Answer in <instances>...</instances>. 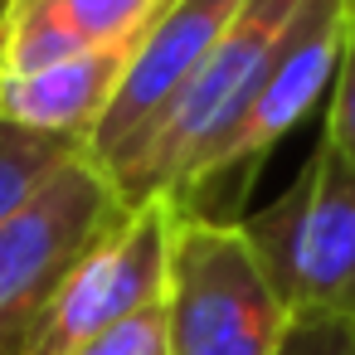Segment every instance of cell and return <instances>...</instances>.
<instances>
[{
	"label": "cell",
	"instance_id": "obj_1",
	"mask_svg": "<svg viewBox=\"0 0 355 355\" xmlns=\"http://www.w3.org/2000/svg\"><path fill=\"white\" fill-rule=\"evenodd\" d=\"M287 316L355 326V166L321 137L297 180L239 219Z\"/></svg>",
	"mask_w": 355,
	"mask_h": 355
},
{
	"label": "cell",
	"instance_id": "obj_2",
	"mask_svg": "<svg viewBox=\"0 0 355 355\" xmlns=\"http://www.w3.org/2000/svg\"><path fill=\"white\" fill-rule=\"evenodd\" d=\"M297 6L302 0H243L239 6V15L224 25L219 44L209 49V59L180 93V103L156 127L141 161L117 180V195L127 205H146V200H166L171 209L185 205L195 180L209 171V161L239 127L258 88V73L268 69Z\"/></svg>",
	"mask_w": 355,
	"mask_h": 355
},
{
	"label": "cell",
	"instance_id": "obj_3",
	"mask_svg": "<svg viewBox=\"0 0 355 355\" xmlns=\"http://www.w3.org/2000/svg\"><path fill=\"white\" fill-rule=\"evenodd\" d=\"M345 6L350 0H302L292 10L268 69L258 73V88H253L239 127L229 132V141L219 146V156L209 161V171L195 180V190L185 195V205L175 214H200L214 224L243 219V200H248L263 161L272 156V146L336 83V64H340V44H345Z\"/></svg>",
	"mask_w": 355,
	"mask_h": 355
},
{
	"label": "cell",
	"instance_id": "obj_4",
	"mask_svg": "<svg viewBox=\"0 0 355 355\" xmlns=\"http://www.w3.org/2000/svg\"><path fill=\"white\" fill-rule=\"evenodd\" d=\"M292 316L239 224L175 214L166 272L171 355H277Z\"/></svg>",
	"mask_w": 355,
	"mask_h": 355
},
{
	"label": "cell",
	"instance_id": "obj_5",
	"mask_svg": "<svg viewBox=\"0 0 355 355\" xmlns=\"http://www.w3.org/2000/svg\"><path fill=\"white\" fill-rule=\"evenodd\" d=\"M122 214L127 200L117 185L78 151L10 224H0V355H30L69 272Z\"/></svg>",
	"mask_w": 355,
	"mask_h": 355
},
{
	"label": "cell",
	"instance_id": "obj_6",
	"mask_svg": "<svg viewBox=\"0 0 355 355\" xmlns=\"http://www.w3.org/2000/svg\"><path fill=\"white\" fill-rule=\"evenodd\" d=\"M239 6L243 0H161L151 20L137 30L122 83L112 93L98 132L83 146V156L112 185L141 161L156 127L180 103V93L190 88V78L219 44L224 25L239 15Z\"/></svg>",
	"mask_w": 355,
	"mask_h": 355
},
{
	"label": "cell",
	"instance_id": "obj_7",
	"mask_svg": "<svg viewBox=\"0 0 355 355\" xmlns=\"http://www.w3.org/2000/svg\"><path fill=\"white\" fill-rule=\"evenodd\" d=\"M171 239H175V209L166 200L127 205V214L69 272L30 355H73L107 326L166 302Z\"/></svg>",
	"mask_w": 355,
	"mask_h": 355
},
{
	"label": "cell",
	"instance_id": "obj_8",
	"mask_svg": "<svg viewBox=\"0 0 355 355\" xmlns=\"http://www.w3.org/2000/svg\"><path fill=\"white\" fill-rule=\"evenodd\" d=\"M161 0H0V73L137 40Z\"/></svg>",
	"mask_w": 355,
	"mask_h": 355
},
{
	"label": "cell",
	"instance_id": "obj_9",
	"mask_svg": "<svg viewBox=\"0 0 355 355\" xmlns=\"http://www.w3.org/2000/svg\"><path fill=\"white\" fill-rule=\"evenodd\" d=\"M127 54H132V40L30 69V73H0V117L44 137H64L83 151L122 83Z\"/></svg>",
	"mask_w": 355,
	"mask_h": 355
},
{
	"label": "cell",
	"instance_id": "obj_10",
	"mask_svg": "<svg viewBox=\"0 0 355 355\" xmlns=\"http://www.w3.org/2000/svg\"><path fill=\"white\" fill-rule=\"evenodd\" d=\"M73 156H78L73 141L44 137V132H30L20 122L0 117V224H10L44 190V180Z\"/></svg>",
	"mask_w": 355,
	"mask_h": 355
},
{
	"label": "cell",
	"instance_id": "obj_11",
	"mask_svg": "<svg viewBox=\"0 0 355 355\" xmlns=\"http://www.w3.org/2000/svg\"><path fill=\"white\" fill-rule=\"evenodd\" d=\"M73 355H171V331H166V302L107 326L103 336L83 340Z\"/></svg>",
	"mask_w": 355,
	"mask_h": 355
},
{
	"label": "cell",
	"instance_id": "obj_12",
	"mask_svg": "<svg viewBox=\"0 0 355 355\" xmlns=\"http://www.w3.org/2000/svg\"><path fill=\"white\" fill-rule=\"evenodd\" d=\"M350 166H355V0L345 6V44L331 83V107H326V132H321Z\"/></svg>",
	"mask_w": 355,
	"mask_h": 355
},
{
	"label": "cell",
	"instance_id": "obj_13",
	"mask_svg": "<svg viewBox=\"0 0 355 355\" xmlns=\"http://www.w3.org/2000/svg\"><path fill=\"white\" fill-rule=\"evenodd\" d=\"M277 355H355V326L331 316H292Z\"/></svg>",
	"mask_w": 355,
	"mask_h": 355
}]
</instances>
